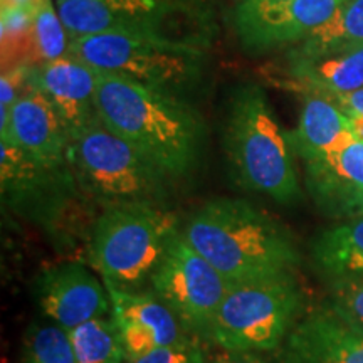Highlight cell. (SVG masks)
<instances>
[{"instance_id":"cell-1","label":"cell","mask_w":363,"mask_h":363,"mask_svg":"<svg viewBox=\"0 0 363 363\" xmlns=\"http://www.w3.org/2000/svg\"><path fill=\"white\" fill-rule=\"evenodd\" d=\"M98 111L106 128L172 180L189 175L201 160L206 125L185 98L99 71Z\"/></svg>"},{"instance_id":"cell-2","label":"cell","mask_w":363,"mask_h":363,"mask_svg":"<svg viewBox=\"0 0 363 363\" xmlns=\"http://www.w3.org/2000/svg\"><path fill=\"white\" fill-rule=\"evenodd\" d=\"M182 234L230 284L288 274L301 261L289 230L240 199L206 202L182 225Z\"/></svg>"},{"instance_id":"cell-3","label":"cell","mask_w":363,"mask_h":363,"mask_svg":"<svg viewBox=\"0 0 363 363\" xmlns=\"http://www.w3.org/2000/svg\"><path fill=\"white\" fill-rule=\"evenodd\" d=\"M224 152L240 189L281 206L301 199L294 152L261 86L247 83L233 91L224 128Z\"/></svg>"},{"instance_id":"cell-4","label":"cell","mask_w":363,"mask_h":363,"mask_svg":"<svg viewBox=\"0 0 363 363\" xmlns=\"http://www.w3.org/2000/svg\"><path fill=\"white\" fill-rule=\"evenodd\" d=\"M69 54L99 71L185 99L201 84L208 65L206 43L147 33L84 35L71 40Z\"/></svg>"},{"instance_id":"cell-5","label":"cell","mask_w":363,"mask_h":363,"mask_svg":"<svg viewBox=\"0 0 363 363\" xmlns=\"http://www.w3.org/2000/svg\"><path fill=\"white\" fill-rule=\"evenodd\" d=\"M180 230L177 216L163 203L101 208L91 227L88 261L103 281L143 288Z\"/></svg>"},{"instance_id":"cell-6","label":"cell","mask_w":363,"mask_h":363,"mask_svg":"<svg viewBox=\"0 0 363 363\" xmlns=\"http://www.w3.org/2000/svg\"><path fill=\"white\" fill-rule=\"evenodd\" d=\"M67 167L81 190L101 208L163 203L172 179L103 121L69 142Z\"/></svg>"},{"instance_id":"cell-7","label":"cell","mask_w":363,"mask_h":363,"mask_svg":"<svg viewBox=\"0 0 363 363\" xmlns=\"http://www.w3.org/2000/svg\"><path fill=\"white\" fill-rule=\"evenodd\" d=\"M305 316V293L294 272L230 284L212 325L220 350L278 352Z\"/></svg>"},{"instance_id":"cell-8","label":"cell","mask_w":363,"mask_h":363,"mask_svg":"<svg viewBox=\"0 0 363 363\" xmlns=\"http://www.w3.org/2000/svg\"><path fill=\"white\" fill-rule=\"evenodd\" d=\"M69 39L108 33H147L194 39L182 27L194 29L208 16L203 0H62L57 2Z\"/></svg>"},{"instance_id":"cell-9","label":"cell","mask_w":363,"mask_h":363,"mask_svg":"<svg viewBox=\"0 0 363 363\" xmlns=\"http://www.w3.org/2000/svg\"><path fill=\"white\" fill-rule=\"evenodd\" d=\"M150 288L175 313L190 337L211 342L212 325L230 283L190 246L182 230L153 272Z\"/></svg>"},{"instance_id":"cell-10","label":"cell","mask_w":363,"mask_h":363,"mask_svg":"<svg viewBox=\"0 0 363 363\" xmlns=\"http://www.w3.org/2000/svg\"><path fill=\"white\" fill-rule=\"evenodd\" d=\"M0 180L9 207L49 227L61 220L71 202L86 195L69 167L49 169L6 140H0Z\"/></svg>"},{"instance_id":"cell-11","label":"cell","mask_w":363,"mask_h":363,"mask_svg":"<svg viewBox=\"0 0 363 363\" xmlns=\"http://www.w3.org/2000/svg\"><path fill=\"white\" fill-rule=\"evenodd\" d=\"M343 0H239L233 26L247 52L296 45L323 26Z\"/></svg>"},{"instance_id":"cell-12","label":"cell","mask_w":363,"mask_h":363,"mask_svg":"<svg viewBox=\"0 0 363 363\" xmlns=\"http://www.w3.org/2000/svg\"><path fill=\"white\" fill-rule=\"evenodd\" d=\"M126 362L162 347L179 343L190 335L152 288H121L104 281Z\"/></svg>"},{"instance_id":"cell-13","label":"cell","mask_w":363,"mask_h":363,"mask_svg":"<svg viewBox=\"0 0 363 363\" xmlns=\"http://www.w3.org/2000/svg\"><path fill=\"white\" fill-rule=\"evenodd\" d=\"M99 71L79 57L67 56L40 62L26 72L27 88L51 101L65 123L69 142L101 121L98 111Z\"/></svg>"},{"instance_id":"cell-14","label":"cell","mask_w":363,"mask_h":363,"mask_svg":"<svg viewBox=\"0 0 363 363\" xmlns=\"http://www.w3.org/2000/svg\"><path fill=\"white\" fill-rule=\"evenodd\" d=\"M35 299L48 320L67 331L111 313L104 281L76 261L40 272L35 279Z\"/></svg>"},{"instance_id":"cell-15","label":"cell","mask_w":363,"mask_h":363,"mask_svg":"<svg viewBox=\"0 0 363 363\" xmlns=\"http://www.w3.org/2000/svg\"><path fill=\"white\" fill-rule=\"evenodd\" d=\"M278 363H363V331L326 301L298 321L278 350Z\"/></svg>"},{"instance_id":"cell-16","label":"cell","mask_w":363,"mask_h":363,"mask_svg":"<svg viewBox=\"0 0 363 363\" xmlns=\"http://www.w3.org/2000/svg\"><path fill=\"white\" fill-rule=\"evenodd\" d=\"M0 140L49 169L67 167L69 135L56 108L39 91L27 88L11 110L0 113Z\"/></svg>"},{"instance_id":"cell-17","label":"cell","mask_w":363,"mask_h":363,"mask_svg":"<svg viewBox=\"0 0 363 363\" xmlns=\"http://www.w3.org/2000/svg\"><path fill=\"white\" fill-rule=\"evenodd\" d=\"M305 185L318 211L331 219H355L363 216V142L305 163Z\"/></svg>"},{"instance_id":"cell-18","label":"cell","mask_w":363,"mask_h":363,"mask_svg":"<svg viewBox=\"0 0 363 363\" xmlns=\"http://www.w3.org/2000/svg\"><path fill=\"white\" fill-rule=\"evenodd\" d=\"M279 86L293 93L333 99L363 88V45L311 56H288Z\"/></svg>"},{"instance_id":"cell-19","label":"cell","mask_w":363,"mask_h":363,"mask_svg":"<svg viewBox=\"0 0 363 363\" xmlns=\"http://www.w3.org/2000/svg\"><path fill=\"white\" fill-rule=\"evenodd\" d=\"M294 155L311 162L355 140L350 118L331 99L318 94L303 96L298 123L288 131Z\"/></svg>"},{"instance_id":"cell-20","label":"cell","mask_w":363,"mask_h":363,"mask_svg":"<svg viewBox=\"0 0 363 363\" xmlns=\"http://www.w3.org/2000/svg\"><path fill=\"white\" fill-rule=\"evenodd\" d=\"M311 256L326 279L363 278V216L321 233L313 242Z\"/></svg>"},{"instance_id":"cell-21","label":"cell","mask_w":363,"mask_h":363,"mask_svg":"<svg viewBox=\"0 0 363 363\" xmlns=\"http://www.w3.org/2000/svg\"><path fill=\"white\" fill-rule=\"evenodd\" d=\"M358 45H363V0H343L323 26L288 49V56H311Z\"/></svg>"},{"instance_id":"cell-22","label":"cell","mask_w":363,"mask_h":363,"mask_svg":"<svg viewBox=\"0 0 363 363\" xmlns=\"http://www.w3.org/2000/svg\"><path fill=\"white\" fill-rule=\"evenodd\" d=\"M67 333L76 363H126L111 313L76 326Z\"/></svg>"},{"instance_id":"cell-23","label":"cell","mask_w":363,"mask_h":363,"mask_svg":"<svg viewBox=\"0 0 363 363\" xmlns=\"http://www.w3.org/2000/svg\"><path fill=\"white\" fill-rule=\"evenodd\" d=\"M21 363H76L67 330L52 321L30 325L22 338Z\"/></svg>"},{"instance_id":"cell-24","label":"cell","mask_w":363,"mask_h":363,"mask_svg":"<svg viewBox=\"0 0 363 363\" xmlns=\"http://www.w3.org/2000/svg\"><path fill=\"white\" fill-rule=\"evenodd\" d=\"M30 16H33L34 49L35 56L39 57V65L67 56L71 39L52 0L35 9Z\"/></svg>"},{"instance_id":"cell-25","label":"cell","mask_w":363,"mask_h":363,"mask_svg":"<svg viewBox=\"0 0 363 363\" xmlns=\"http://www.w3.org/2000/svg\"><path fill=\"white\" fill-rule=\"evenodd\" d=\"M328 303L348 323L363 331V278L328 279Z\"/></svg>"},{"instance_id":"cell-26","label":"cell","mask_w":363,"mask_h":363,"mask_svg":"<svg viewBox=\"0 0 363 363\" xmlns=\"http://www.w3.org/2000/svg\"><path fill=\"white\" fill-rule=\"evenodd\" d=\"M202 340L187 337L179 343L162 347L126 363H207Z\"/></svg>"},{"instance_id":"cell-27","label":"cell","mask_w":363,"mask_h":363,"mask_svg":"<svg viewBox=\"0 0 363 363\" xmlns=\"http://www.w3.org/2000/svg\"><path fill=\"white\" fill-rule=\"evenodd\" d=\"M352 120H363V88L331 99Z\"/></svg>"},{"instance_id":"cell-28","label":"cell","mask_w":363,"mask_h":363,"mask_svg":"<svg viewBox=\"0 0 363 363\" xmlns=\"http://www.w3.org/2000/svg\"><path fill=\"white\" fill-rule=\"evenodd\" d=\"M207 363H266L259 357V353L252 352H233V350H220L216 353Z\"/></svg>"},{"instance_id":"cell-29","label":"cell","mask_w":363,"mask_h":363,"mask_svg":"<svg viewBox=\"0 0 363 363\" xmlns=\"http://www.w3.org/2000/svg\"><path fill=\"white\" fill-rule=\"evenodd\" d=\"M51 0H2V11H11V9H22V11L34 12L35 9L44 6Z\"/></svg>"},{"instance_id":"cell-30","label":"cell","mask_w":363,"mask_h":363,"mask_svg":"<svg viewBox=\"0 0 363 363\" xmlns=\"http://www.w3.org/2000/svg\"><path fill=\"white\" fill-rule=\"evenodd\" d=\"M57 2H62V0H57Z\"/></svg>"}]
</instances>
